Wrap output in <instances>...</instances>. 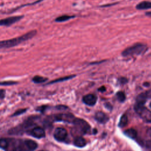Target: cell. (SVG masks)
<instances>
[{"instance_id": "8", "label": "cell", "mask_w": 151, "mask_h": 151, "mask_svg": "<svg viewBox=\"0 0 151 151\" xmlns=\"http://www.w3.org/2000/svg\"><path fill=\"white\" fill-rule=\"evenodd\" d=\"M97 97L93 94H88L84 96L83 98V101L88 106H94L97 102Z\"/></svg>"}, {"instance_id": "26", "label": "cell", "mask_w": 151, "mask_h": 151, "mask_svg": "<svg viewBox=\"0 0 151 151\" xmlns=\"http://www.w3.org/2000/svg\"><path fill=\"white\" fill-rule=\"evenodd\" d=\"M99 91H101V92H103V91H106V88H105L104 86H102V87H100V88H99Z\"/></svg>"}, {"instance_id": "13", "label": "cell", "mask_w": 151, "mask_h": 151, "mask_svg": "<svg viewBox=\"0 0 151 151\" xmlns=\"http://www.w3.org/2000/svg\"><path fill=\"white\" fill-rule=\"evenodd\" d=\"M86 141L83 137H77L74 139V145L78 147H83L86 146Z\"/></svg>"}, {"instance_id": "25", "label": "cell", "mask_w": 151, "mask_h": 151, "mask_svg": "<svg viewBox=\"0 0 151 151\" xmlns=\"http://www.w3.org/2000/svg\"><path fill=\"white\" fill-rule=\"evenodd\" d=\"M120 83H122V84L126 83L127 82V79L125 77H122L120 78Z\"/></svg>"}, {"instance_id": "14", "label": "cell", "mask_w": 151, "mask_h": 151, "mask_svg": "<svg viewBox=\"0 0 151 151\" xmlns=\"http://www.w3.org/2000/svg\"><path fill=\"white\" fill-rule=\"evenodd\" d=\"M76 76L75 75H70V76H65V77H60L58 78L57 79L54 80L52 81H50L49 83H47V84H54V83H59V82H62L64 81H66L70 79L73 78V77H74Z\"/></svg>"}, {"instance_id": "21", "label": "cell", "mask_w": 151, "mask_h": 151, "mask_svg": "<svg viewBox=\"0 0 151 151\" xmlns=\"http://www.w3.org/2000/svg\"><path fill=\"white\" fill-rule=\"evenodd\" d=\"M116 97L118 100L120 102H123L126 99V96L125 94L123 91H118L116 93Z\"/></svg>"}, {"instance_id": "2", "label": "cell", "mask_w": 151, "mask_h": 151, "mask_svg": "<svg viewBox=\"0 0 151 151\" xmlns=\"http://www.w3.org/2000/svg\"><path fill=\"white\" fill-rule=\"evenodd\" d=\"M146 49L147 47L146 45L142 43H136L124 49L122 51V55L124 57L139 55L143 53Z\"/></svg>"}, {"instance_id": "5", "label": "cell", "mask_w": 151, "mask_h": 151, "mask_svg": "<svg viewBox=\"0 0 151 151\" xmlns=\"http://www.w3.org/2000/svg\"><path fill=\"white\" fill-rule=\"evenodd\" d=\"M23 15H18L1 19H0V26L9 27L20 21L23 18Z\"/></svg>"}, {"instance_id": "11", "label": "cell", "mask_w": 151, "mask_h": 151, "mask_svg": "<svg viewBox=\"0 0 151 151\" xmlns=\"http://www.w3.org/2000/svg\"><path fill=\"white\" fill-rule=\"evenodd\" d=\"M94 117L95 119L100 123H105L109 119V116L102 111H97Z\"/></svg>"}, {"instance_id": "18", "label": "cell", "mask_w": 151, "mask_h": 151, "mask_svg": "<svg viewBox=\"0 0 151 151\" xmlns=\"http://www.w3.org/2000/svg\"><path fill=\"white\" fill-rule=\"evenodd\" d=\"M127 122H128V118H127V116L126 114H123L120 119V120H119V127H121V128H123L124 127V126H126L127 124Z\"/></svg>"}, {"instance_id": "23", "label": "cell", "mask_w": 151, "mask_h": 151, "mask_svg": "<svg viewBox=\"0 0 151 151\" xmlns=\"http://www.w3.org/2000/svg\"><path fill=\"white\" fill-rule=\"evenodd\" d=\"M26 111H27V109H19V110H17L15 113H14V114H12V116H17L22 114V113H25Z\"/></svg>"}, {"instance_id": "29", "label": "cell", "mask_w": 151, "mask_h": 151, "mask_svg": "<svg viewBox=\"0 0 151 151\" xmlns=\"http://www.w3.org/2000/svg\"><path fill=\"white\" fill-rule=\"evenodd\" d=\"M40 151H42V150H40Z\"/></svg>"}, {"instance_id": "16", "label": "cell", "mask_w": 151, "mask_h": 151, "mask_svg": "<svg viewBox=\"0 0 151 151\" xmlns=\"http://www.w3.org/2000/svg\"><path fill=\"white\" fill-rule=\"evenodd\" d=\"M47 80L48 78L47 77H44L38 75H36L34 76L32 78V81L35 84H40V83H45V81H47Z\"/></svg>"}, {"instance_id": "28", "label": "cell", "mask_w": 151, "mask_h": 151, "mask_svg": "<svg viewBox=\"0 0 151 151\" xmlns=\"http://www.w3.org/2000/svg\"><path fill=\"white\" fill-rule=\"evenodd\" d=\"M149 106H150V107L151 108V102L150 103V104H149Z\"/></svg>"}, {"instance_id": "12", "label": "cell", "mask_w": 151, "mask_h": 151, "mask_svg": "<svg viewBox=\"0 0 151 151\" xmlns=\"http://www.w3.org/2000/svg\"><path fill=\"white\" fill-rule=\"evenodd\" d=\"M136 9L139 10H143V9H147L151 8V2L150 1H142L140 3H139L136 6Z\"/></svg>"}, {"instance_id": "22", "label": "cell", "mask_w": 151, "mask_h": 151, "mask_svg": "<svg viewBox=\"0 0 151 151\" xmlns=\"http://www.w3.org/2000/svg\"><path fill=\"white\" fill-rule=\"evenodd\" d=\"M17 81H0V86H12L17 84Z\"/></svg>"}, {"instance_id": "19", "label": "cell", "mask_w": 151, "mask_h": 151, "mask_svg": "<svg viewBox=\"0 0 151 151\" xmlns=\"http://www.w3.org/2000/svg\"><path fill=\"white\" fill-rule=\"evenodd\" d=\"M75 16L74 15H61L60 17H58L57 18H56L55 19V22H64V21H66L67 20H69L71 18H74Z\"/></svg>"}, {"instance_id": "17", "label": "cell", "mask_w": 151, "mask_h": 151, "mask_svg": "<svg viewBox=\"0 0 151 151\" xmlns=\"http://www.w3.org/2000/svg\"><path fill=\"white\" fill-rule=\"evenodd\" d=\"M124 133L127 137L131 139H134L137 136V132L133 129H129L124 131Z\"/></svg>"}, {"instance_id": "6", "label": "cell", "mask_w": 151, "mask_h": 151, "mask_svg": "<svg viewBox=\"0 0 151 151\" xmlns=\"http://www.w3.org/2000/svg\"><path fill=\"white\" fill-rule=\"evenodd\" d=\"M75 119L74 115L71 113H61L54 116L55 120L67 123H73Z\"/></svg>"}, {"instance_id": "7", "label": "cell", "mask_w": 151, "mask_h": 151, "mask_svg": "<svg viewBox=\"0 0 151 151\" xmlns=\"http://www.w3.org/2000/svg\"><path fill=\"white\" fill-rule=\"evenodd\" d=\"M67 136V130L63 127L57 128L54 133V137L58 142L64 141Z\"/></svg>"}, {"instance_id": "27", "label": "cell", "mask_w": 151, "mask_h": 151, "mask_svg": "<svg viewBox=\"0 0 151 151\" xmlns=\"http://www.w3.org/2000/svg\"><path fill=\"white\" fill-rule=\"evenodd\" d=\"M146 15L148 17H151V12H147L146 13Z\"/></svg>"}, {"instance_id": "20", "label": "cell", "mask_w": 151, "mask_h": 151, "mask_svg": "<svg viewBox=\"0 0 151 151\" xmlns=\"http://www.w3.org/2000/svg\"><path fill=\"white\" fill-rule=\"evenodd\" d=\"M9 146L8 141L5 139H0V147L3 149H7Z\"/></svg>"}, {"instance_id": "15", "label": "cell", "mask_w": 151, "mask_h": 151, "mask_svg": "<svg viewBox=\"0 0 151 151\" xmlns=\"http://www.w3.org/2000/svg\"><path fill=\"white\" fill-rule=\"evenodd\" d=\"M146 99L147 94L146 93H141L136 98V104L139 105H144Z\"/></svg>"}, {"instance_id": "4", "label": "cell", "mask_w": 151, "mask_h": 151, "mask_svg": "<svg viewBox=\"0 0 151 151\" xmlns=\"http://www.w3.org/2000/svg\"><path fill=\"white\" fill-rule=\"evenodd\" d=\"M76 129L83 133H87L90 131V126L83 119L76 118L73 123Z\"/></svg>"}, {"instance_id": "10", "label": "cell", "mask_w": 151, "mask_h": 151, "mask_svg": "<svg viewBox=\"0 0 151 151\" xmlns=\"http://www.w3.org/2000/svg\"><path fill=\"white\" fill-rule=\"evenodd\" d=\"M23 149L28 151H32L37 148V143L32 140H25L23 144Z\"/></svg>"}, {"instance_id": "9", "label": "cell", "mask_w": 151, "mask_h": 151, "mask_svg": "<svg viewBox=\"0 0 151 151\" xmlns=\"http://www.w3.org/2000/svg\"><path fill=\"white\" fill-rule=\"evenodd\" d=\"M30 134L34 136V137L38 138V139H41L42 138L45 136V133L44 130L40 127H36L33 128L31 131H30Z\"/></svg>"}, {"instance_id": "1", "label": "cell", "mask_w": 151, "mask_h": 151, "mask_svg": "<svg viewBox=\"0 0 151 151\" xmlns=\"http://www.w3.org/2000/svg\"><path fill=\"white\" fill-rule=\"evenodd\" d=\"M37 33V31L36 30H31L22 35L21 36L13 38L9 40L0 41V49L8 48L15 47L23 42L31 39L35 36Z\"/></svg>"}, {"instance_id": "24", "label": "cell", "mask_w": 151, "mask_h": 151, "mask_svg": "<svg viewBox=\"0 0 151 151\" xmlns=\"http://www.w3.org/2000/svg\"><path fill=\"white\" fill-rule=\"evenodd\" d=\"M5 91L3 89H0V99H2L5 97Z\"/></svg>"}, {"instance_id": "3", "label": "cell", "mask_w": 151, "mask_h": 151, "mask_svg": "<svg viewBox=\"0 0 151 151\" xmlns=\"http://www.w3.org/2000/svg\"><path fill=\"white\" fill-rule=\"evenodd\" d=\"M134 110L143 121L147 123L151 122V111L145 107L144 105L136 104Z\"/></svg>"}]
</instances>
